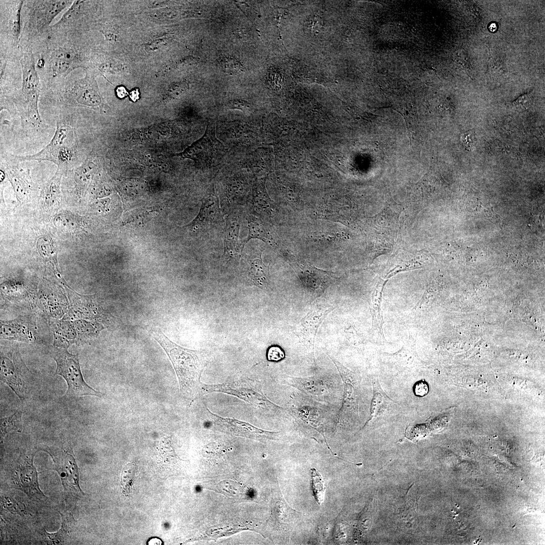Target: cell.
<instances>
[{"mask_svg":"<svg viewBox=\"0 0 545 545\" xmlns=\"http://www.w3.org/2000/svg\"><path fill=\"white\" fill-rule=\"evenodd\" d=\"M252 202L254 207L259 211L265 210L270 207V200L265 191L264 184L261 182H257L253 185Z\"/></svg>","mask_w":545,"mask_h":545,"instance_id":"484cf974","label":"cell"},{"mask_svg":"<svg viewBox=\"0 0 545 545\" xmlns=\"http://www.w3.org/2000/svg\"><path fill=\"white\" fill-rule=\"evenodd\" d=\"M241 218L238 214L229 215L227 217L224 235V253L232 257H237L242 252L239 242Z\"/></svg>","mask_w":545,"mask_h":545,"instance_id":"9a60e30c","label":"cell"},{"mask_svg":"<svg viewBox=\"0 0 545 545\" xmlns=\"http://www.w3.org/2000/svg\"><path fill=\"white\" fill-rule=\"evenodd\" d=\"M373 395L370 406V418L367 422L382 415L393 401L383 391L377 378L372 381Z\"/></svg>","mask_w":545,"mask_h":545,"instance_id":"ac0fdd59","label":"cell"},{"mask_svg":"<svg viewBox=\"0 0 545 545\" xmlns=\"http://www.w3.org/2000/svg\"><path fill=\"white\" fill-rule=\"evenodd\" d=\"M152 337L164 349L176 371L181 391L191 393L196 388L206 361L202 353L183 348L169 339L161 332L153 331Z\"/></svg>","mask_w":545,"mask_h":545,"instance_id":"6da1fadb","label":"cell"},{"mask_svg":"<svg viewBox=\"0 0 545 545\" xmlns=\"http://www.w3.org/2000/svg\"><path fill=\"white\" fill-rule=\"evenodd\" d=\"M247 191V185L242 178L233 177L226 183L225 191L227 197L233 201L240 199Z\"/></svg>","mask_w":545,"mask_h":545,"instance_id":"d4e9b609","label":"cell"},{"mask_svg":"<svg viewBox=\"0 0 545 545\" xmlns=\"http://www.w3.org/2000/svg\"><path fill=\"white\" fill-rule=\"evenodd\" d=\"M22 70V97L27 110L25 120L34 127L42 124L38 109L39 80L33 59L25 56L21 60Z\"/></svg>","mask_w":545,"mask_h":545,"instance_id":"277c9868","label":"cell"},{"mask_svg":"<svg viewBox=\"0 0 545 545\" xmlns=\"http://www.w3.org/2000/svg\"><path fill=\"white\" fill-rule=\"evenodd\" d=\"M497 29V26L495 23H492L489 26V30L491 31H495Z\"/></svg>","mask_w":545,"mask_h":545,"instance_id":"f6af8a7d","label":"cell"},{"mask_svg":"<svg viewBox=\"0 0 545 545\" xmlns=\"http://www.w3.org/2000/svg\"><path fill=\"white\" fill-rule=\"evenodd\" d=\"M5 170L17 198L20 200L26 198L31 187L29 171L17 166H6Z\"/></svg>","mask_w":545,"mask_h":545,"instance_id":"2e32d148","label":"cell"},{"mask_svg":"<svg viewBox=\"0 0 545 545\" xmlns=\"http://www.w3.org/2000/svg\"><path fill=\"white\" fill-rule=\"evenodd\" d=\"M33 459L29 463L19 466L16 471L15 483L17 488L29 497L41 499L45 496L39 488L37 472L33 465Z\"/></svg>","mask_w":545,"mask_h":545,"instance_id":"4fadbf2b","label":"cell"},{"mask_svg":"<svg viewBox=\"0 0 545 545\" xmlns=\"http://www.w3.org/2000/svg\"><path fill=\"white\" fill-rule=\"evenodd\" d=\"M312 488L314 498L318 505L323 501L324 486L322 477L320 473L313 468L311 469Z\"/></svg>","mask_w":545,"mask_h":545,"instance_id":"83f0119b","label":"cell"},{"mask_svg":"<svg viewBox=\"0 0 545 545\" xmlns=\"http://www.w3.org/2000/svg\"><path fill=\"white\" fill-rule=\"evenodd\" d=\"M222 67L226 73L231 74H237L242 70L240 62L234 59H225L222 63Z\"/></svg>","mask_w":545,"mask_h":545,"instance_id":"e575fe53","label":"cell"},{"mask_svg":"<svg viewBox=\"0 0 545 545\" xmlns=\"http://www.w3.org/2000/svg\"><path fill=\"white\" fill-rule=\"evenodd\" d=\"M33 11V24L37 29L47 26L53 19L64 9L71 4L70 1H35Z\"/></svg>","mask_w":545,"mask_h":545,"instance_id":"7c38bea8","label":"cell"},{"mask_svg":"<svg viewBox=\"0 0 545 545\" xmlns=\"http://www.w3.org/2000/svg\"><path fill=\"white\" fill-rule=\"evenodd\" d=\"M221 147L222 144L215 135L214 124L208 123L203 136L176 155L190 159L198 167L204 168L212 165Z\"/></svg>","mask_w":545,"mask_h":545,"instance_id":"8992f818","label":"cell"},{"mask_svg":"<svg viewBox=\"0 0 545 545\" xmlns=\"http://www.w3.org/2000/svg\"><path fill=\"white\" fill-rule=\"evenodd\" d=\"M223 133L226 138L237 139L248 135L250 130L248 125L244 123H228L223 129Z\"/></svg>","mask_w":545,"mask_h":545,"instance_id":"4316f807","label":"cell"},{"mask_svg":"<svg viewBox=\"0 0 545 545\" xmlns=\"http://www.w3.org/2000/svg\"><path fill=\"white\" fill-rule=\"evenodd\" d=\"M187 88L186 84L184 82L177 83L172 86L170 89L171 95L174 97L180 96L185 93Z\"/></svg>","mask_w":545,"mask_h":545,"instance_id":"f35d334b","label":"cell"},{"mask_svg":"<svg viewBox=\"0 0 545 545\" xmlns=\"http://www.w3.org/2000/svg\"><path fill=\"white\" fill-rule=\"evenodd\" d=\"M227 106L232 109H237L243 111L249 110L251 107L249 102L240 99H235L229 101L227 103Z\"/></svg>","mask_w":545,"mask_h":545,"instance_id":"74e56055","label":"cell"},{"mask_svg":"<svg viewBox=\"0 0 545 545\" xmlns=\"http://www.w3.org/2000/svg\"><path fill=\"white\" fill-rule=\"evenodd\" d=\"M147 545H162L164 542L162 540L157 537H152L150 538L146 542Z\"/></svg>","mask_w":545,"mask_h":545,"instance_id":"60d3db41","label":"cell"},{"mask_svg":"<svg viewBox=\"0 0 545 545\" xmlns=\"http://www.w3.org/2000/svg\"><path fill=\"white\" fill-rule=\"evenodd\" d=\"M335 308L332 305L317 299L295 328L294 334L313 355L318 329L328 314Z\"/></svg>","mask_w":545,"mask_h":545,"instance_id":"5b68a950","label":"cell"},{"mask_svg":"<svg viewBox=\"0 0 545 545\" xmlns=\"http://www.w3.org/2000/svg\"><path fill=\"white\" fill-rule=\"evenodd\" d=\"M116 94L119 98H122L128 94V92L124 87L120 86L117 88Z\"/></svg>","mask_w":545,"mask_h":545,"instance_id":"b9f144b4","label":"cell"},{"mask_svg":"<svg viewBox=\"0 0 545 545\" xmlns=\"http://www.w3.org/2000/svg\"><path fill=\"white\" fill-rule=\"evenodd\" d=\"M37 65L38 67H39L40 68H42V67H43L44 66V65H45V61H44V60L43 59H42V58L40 59L38 61Z\"/></svg>","mask_w":545,"mask_h":545,"instance_id":"ee69618b","label":"cell"},{"mask_svg":"<svg viewBox=\"0 0 545 545\" xmlns=\"http://www.w3.org/2000/svg\"><path fill=\"white\" fill-rule=\"evenodd\" d=\"M291 385L314 396L321 395L325 390L322 382L316 377H291Z\"/></svg>","mask_w":545,"mask_h":545,"instance_id":"44dd1931","label":"cell"},{"mask_svg":"<svg viewBox=\"0 0 545 545\" xmlns=\"http://www.w3.org/2000/svg\"><path fill=\"white\" fill-rule=\"evenodd\" d=\"M62 517V526L59 530L54 533L45 532L46 536L53 544L63 542L69 535L74 524V519L70 513H61Z\"/></svg>","mask_w":545,"mask_h":545,"instance_id":"cb8c5ba5","label":"cell"},{"mask_svg":"<svg viewBox=\"0 0 545 545\" xmlns=\"http://www.w3.org/2000/svg\"><path fill=\"white\" fill-rule=\"evenodd\" d=\"M52 57L53 59L67 61L79 65V54L72 48H59L53 52Z\"/></svg>","mask_w":545,"mask_h":545,"instance_id":"1f68e13d","label":"cell"},{"mask_svg":"<svg viewBox=\"0 0 545 545\" xmlns=\"http://www.w3.org/2000/svg\"><path fill=\"white\" fill-rule=\"evenodd\" d=\"M63 174L61 170L57 169L53 178L46 184L43 199L47 206H50L59 202L61 196L60 184Z\"/></svg>","mask_w":545,"mask_h":545,"instance_id":"7402d4cb","label":"cell"},{"mask_svg":"<svg viewBox=\"0 0 545 545\" xmlns=\"http://www.w3.org/2000/svg\"><path fill=\"white\" fill-rule=\"evenodd\" d=\"M23 1H19L13 16L11 23V33L15 40L18 43L21 32V15Z\"/></svg>","mask_w":545,"mask_h":545,"instance_id":"d6a6232c","label":"cell"},{"mask_svg":"<svg viewBox=\"0 0 545 545\" xmlns=\"http://www.w3.org/2000/svg\"><path fill=\"white\" fill-rule=\"evenodd\" d=\"M136 465L128 463L124 467L121 476V485L125 494L130 491L136 473Z\"/></svg>","mask_w":545,"mask_h":545,"instance_id":"4dcf8cb0","label":"cell"},{"mask_svg":"<svg viewBox=\"0 0 545 545\" xmlns=\"http://www.w3.org/2000/svg\"><path fill=\"white\" fill-rule=\"evenodd\" d=\"M1 336L2 338L30 342L35 339V331L26 318L21 317L1 321Z\"/></svg>","mask_w":545,"mask_h":545,"instance_id":"5bb4252c","label":"cell"},{"mask_svg":"<svg viewBox=\"0 0 545 545\" xmlns=\"http://www.w3.org/2000/svg\"><path fill=\"white\" fill-rule=\"evenodd\" d=\"M37 247L43 259L51 264L54 272L61 279L62 276L58 268L57 252L51 240L47 237H40L37 240Z\"/></svg>","mask_w":545,"mask_h":545,"instance_id":"ffe728a7","label":"cell"},{"mask_svg":"<svg viewBox=\"0 0 545 545\" xmlns=\"http://www.w3.org/2000/svg\"><path fill=\"white\" fill-rule=\"evenodd\" d=\"M388 281L387 279H378L373 289L369 303L372 321L371 335L379 343L386 342L383 328L384 320L382 303L384 290Z\"/></svg>","mask_w":545,"mask_h":545,"instance_id":"8fae6325","label":"cell"},{"mask_svg":"<svg viewBox=\"0 0 545 545\" xmlns=\"http://www.w3.org/2000/svg\"><path fill=\"white\" fill-rule=\"evenodd\" d=\"M65 95L70 102L79 106L96 107L102 103L94 78L88 76L70 85L66 90Z\"/></svg>","mask_w":545,"mask_h":545,"instance_id":"9c48e42d","label":"cell"},{"mask_svg":"<svg viewBox=\"0 0 545 545\" xmlns=\"http://www.w3.org/2000/svg\"><path fill=\"white\" fill-rule=\"evenodd\" d=\"M157 209L156 208L147 209V210H143L139 211V212L133 213L132 214L127 217L126 220V223H134V224H140L143 223L145 221H148L151 218L153 213V212H156Z\"/></svg>","mask_w":545,"mask_h":545,"instance_id":"836d02e7","label":"cell"},{"mask_svg":"<svg viewBox=\"0 0 545 545\" xmlns=\"http://www.w3.org/2000/svg\"><path fill=\"white\" fill-rule=\"evenodd\" d=\"M328 356L338 370L344 386L343 403L339 412L338 422L356 419L358 417V389L360 380L354 372L335 358Z\"/></svg>","mask_w":545,"mask_h":545,"instance_id":"52a82bcc","label":"cell"},{"mask_svg":"<svg viewBox=\"0 0 545 545\" xmlns=\"http://www.w3.org/2000/svg\"><path fill=\"white\" fill-rule=\"evenodd\" d=\"M131 99L133 101H136L139 98V92L137 90H133L130 95Z\"/></svg>","mask_w":545,"mask_h":545,"instance_id":"7bdbcfd3","label":"cell"},{"mask_svg":"<svg viewBox=\"0 0 545 545\" xmlns=\"http://www.w3.org/2000/svg\"><path fill=\"white\" fill-rule=\"evenodd\" d=\"M47 452L53 460L67 495L74 498L84 495L80 487L78 466L73 454L64 450L50 449Z\"/></svg>","mask_w":545,"mask_h":545,"instance_id":"ba28073f","label":"cell"},{"mask_svg":"<svg viewBox=\"0 0 545 545\" xmlns=\"http://www.w3.org/2000/svg\"><path fill=\"white\" fill-rule=\"evenodd\" d=\"M248 276L258 287L264 288L267 286L269 281V267L263 263L260 256L250 260Z\"/></svg>","mask_w":545,"mask_h":545,"instance_id":"d6986e66","label":"cell"},{"mask_svg":"<svg viewBox=\"0 0 545 545\" xmlns=\"http://www.w3.org/2000/svg\"><path fill=\"white\" fill-rule=\"evenodd\" d=\"M78 142L73 128L67 124L57 123L55 134L50 142L39 152L31 155L17 157L20 160H47L58 166L64 173L78 158Z\"/></svg>","mask_w":545,"mask_h":545,"instance_id":"7a4b0ae2","label":"cell"},{"mask_svg":"<svg viewBox=\"0 0 545 545\" xmlns=\"http://www.w3.org/2000/svg\"><path fill=\"white\" fill-rule=\"evenodd\" d=\"M428 392L427 384L424 381H420L415 385V393L417 396L423 397Z\"/></svg>","mask_w":545,"mask_h":545,"instance_id":"ab89813d","label":"cell"},{"mask_svg":"<svg viewBox=\"0 0 545 545\" xmlns=\"http://www.w3.org/2000/svg\"><path fill=\"white\" fill-rule=\"evenodd\" d=\"M77 67L79 65L62 60L53 59L51 63L53 76L66 75Z\"/></svg>","mask_w":545,"mask_h":545,"instance_id":"f1b7e54d","label":"cell"},{"mask_svg":"<svg viewBox=\"0 0 545 545\" xmlns=\"http://www.w3.org/2000/svg\"><path fill=\"white\" fill-rule=\"evenodd\" d=\"M60 348L54 350L53 357L57 365L56 373L62 375L67 383L66 395L73 397L86 395L102 397L104 394L94 390L84 381L77 355L70 354L66 348Z\"/></svg>","mask_w":545,"mask_h":545,"instance_id":"3957f363","label":"cell"},{"mask_svg":"<svg viewBox=\"0 0 545 545\" xmlns=\"http://www.w3.org/2000/svg\"><path fill=\"white\" fill-rule=\"evenodd\" d=\"M247 220L248 232L246 238L240 241L242 251L245 244L252 239H258L265 242L269 240L265 229L257 218L253 215H249L247 216Z\"/></svg>","mask_w":545,"mask_h":545,"instance_id":"603a6c76","label":"cell"},{"mask_svg":"<svg viewBox=\"0 0 545 545\" xmlns=\"http://www.w3.org/2000/svg\"><path fill=\"white\" fill-rule=\"evenodd\" d=\"M532 103V98L530 94H524L519 96L513 102V106L518 110L524 111L528 109Z\"/></svg>","mask_w":545,"mask_h":545,"instance_id":"d590c367","label":"cell"},{"mask_svg":"<svg viewBox=\"0 0 545 545\" xmlns=\"http://www.w3.org/2000/svg\"><path fill=\"white\" fill-rule=\"evenodd\" d=\"M295 269L298 271L300 279L306 286H312L315 289L326 287L333 278L331 272L310 266L297 264Z\"/></svg>","mask_w":545,"mask_h":545,"instance_id":"e0dca14e","label":"cell"},{"mask_svg":"<svg viewBox=\"0 0 545 545\" xmlns=\"http://www.w3.org/2000/svg\"><path fill=\"white\" fill-rule=\"evenodd\" d=\"M21 413L16 412L8 418L1 419V434L4 436L9 431L21 428Z\"/></svg>","mask_w":545,"mask_h":545,"instance_id":"f546056e","label":"cell"},{"mask_svg":"<svg viewBox=\"0 0 545 545\" xmlns=\"http://www.w3.org/2000/svg\"><path fill=\"white\" fill-rule=\"evenodd\" d=\"M222 218V211L218 196L212 187L202 200L199 212L196 217L185 227L194 231L212 227Z\"/></svg>","mask_w":545,"mask_h":545,"instance_id":"30bf717a","label":"cell"},{"mask_svg":"<svg viewBox=\"0 0 545 545\" xmlns=\"http://www.w3.org/2000/svg\"><path fill=\"white\" fill-rule=\"evenodd\" d=\"M267 359L270 361H279L285 357L284 352L279 346H273L270 347L267 351Z\"/></svg>","mask_w":545,"mask_h":545,"instance_id":"8d00e7d4","label":"cell"}]
</instances>
